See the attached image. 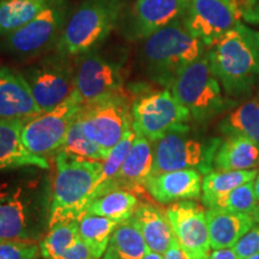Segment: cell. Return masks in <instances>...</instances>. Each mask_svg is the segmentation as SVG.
Segmentation results:
<instances>
[{"instance_id": "obj_1", "label": "cell", "mask_w": 259, "mask_h": 259, "mask_svg": "<svg viewBox=\"0 0 259 259\" xmlns=\"http://www.w3.org/2000/svg\"><path fill=\"white\" fill-rule=\"evenodd\" d=\"M41 168L0 181V239L41 240L48 227L51 185Z\"/></svg>"}, {"instance_id": "obj_2", "label": "cell", "mask_w": 259, "mask_h": 259, "mask_svg": "<svg viewBox=\"0 0 259 259\" xmlns=\"http://www.w3.org/2000/svg\"><path fill=\"white\" fill-rule=\"evenodd\" d=\"M205 51L204 42L194 36L180 17L142 40L139 61L149 79L170 88L178 74Z\"/></svg>"}, {"instance_id": "obj_3", "label": "cell", "mask_w": 259, "mask_h": 259, "mask_svg": "<svg viewBox=\"0 0 259 259\" xmlns=\"http://www.w3.org/2000/svg\"><path fill=\"white\" fill-rule=\"evenodd\" d=\"M208 52L213 72L228 95L251 92L259 78V31L240 22Z\"/></svg>"}, {"instance_id": "obj_4", "label": "cell", "mask_w": 259, "mask_h": 259, "mask_svg": "<svg viewBox=\"0 0 259 259\" xmlns=\"http://www.w3.org/2000/svg\"><path fill=\"white\" fill-rule=\"evenodd\" d=\"M101 170V161L58 151L48 229L60 222L74 221L82 215L93 198Z\"/></svg>"}, {"instance_id": "obj_5", "label": "cell", "mask_w": 259, "mask_h": 259, "mask_svg": "<svg viewBox=\"0 0 259 259\" xmlns=\"http://www.w3.org/2000/svg\"><path fill=\"white\" fill-rule=\"evenodd\" d=\"M128 4L130 0H82L71 10L54 50L76 58L102 46Z\"/></svg>"}, {"instance_id": "obj_6", "label": "cell", "mask_w": 259, "mask_h": 259, "mask_svg": "<svg viewBox=\"0 0 259 259\" xmlns=\"http://www.w3.org/2000/svg\"><path fill=\"white\" fill-rule=\"evenodd\" d=\"M170 92L197 121H206L226 107L220 80L210 64L206 50L184 69L171 84Z\"/></svg>"}, {"instance_id": "obj_7", "label": "cell", "mask_w": 259, "mask_h": 259, "mask_svg": "<svg viewBox=\"0 0 259 259\" xmlns=\"http://www.w3.org/2000/svg\"><path fill=\"white\" fill-rule=\"evenodd\" d=\"M73 59L54 51L21 71L41 112L56 108L73 94Z\"/></svg>"}, {"instance_id": "obj_8", "label": "cell", "mask_w": 259, "mask_h": 259, "mask_svg": "<svg viewBox=\"0 0 259 259\" xmlns=\"http://www.w3.org/2000/svg\"><path fill=\"white\" fill-rule=\"evenodd\" d=\"M70 12V0H52L32 21L3 37V48L21 58L47 53L53 47L56 48Z\"/></svg>"}, {"instance_id": "obj_9", "label": "cell", "mask_w": 259, "mask_h": 259, "mask_svg": "<svg viewBox=\"0 0 259 259\" xmlns=\"http://www.w3.org/2000/svg\"><path fill=\"white\" fill-rule=\"evenodd\" d=\"M76 118L85 135L107 151L132 128V111L122 93L83 103Z\"/></svg>"}, {"instance_id": "obj_10", "label": "cell", "mask_w": 259, "mask_h": 259, "mask_svg": "<svg viewBox=\"0 0 259 259\" xmlns=\"http://www.w3.org/2000/svg\"><path fill=\"white\" fill-rule=\"evenodd\" d=\"M124 58H113L101 46L74 58V92L83 103L122 93Z\"/></svg>"}, {"instance_id": "obj_11", "label": "cell", "mask_w": 259, "mask_h": 259, "mask_svg": "<svg viewBox=\"0 0 259 259\" xmlns=\"http://www.w3.org/2000/svg\"><path fill=\"white\" fill-rule=\"evenodd\" d=\"M190 127L174 130L154 142V167L151 176L180 169H199L202 174L211 171L212 158L220 142L210 144L189 137Z\"/></svg>"}, {"instance_id": "obj_12", "label": "cell", "mask_w": 259, "mask_h": 259, "mask_svg": "<svg viewBox=\"0 0 259 259\" xmlns=\"http://www.w3.org/2000/svg\"><path fill=\"white\" fill-rule=\"evenodd\" d=\"M82 105V99L73 92L69 99L56 108L42 112L24 121L22 138L28 150L41 157H47L61 150L70 126Z\"/></svg>"}, {"instance_id": "obj_13", "label": "cell", "mask_w": 259, "mask_h": 259, "mask_svg": "<svg viewBox=\"0 0 259 259\" xmlns=\"http://www.w3.org/2000/svg\"><path fill=\"white\" fill-rule=\"evenodd\" d=\"M132 126L150 142H156L174 130L187 128L190 112L169 90L147 94L132 105Z\"/></svg>"}, {"instance_id": "obj_14", "label": "cell", "mask_w": 259, "mask_h": 259, "mask_svg": "<svg viewBox=\"0 0 259 259\" xmlns=\"http://www.w3.org/2000/svg\"><path fill=\"white\" fill-rule=\"evenodd\" d=\"M189 0H135L126 6L116 29L125 40L142 41L183 17Z\"/></svg>"}, {"instance_id": "obj_15", "label": "cell", "mask_w": 259, "mask_h": 259, "mask_svg": "<svg viewBox=\"0 0 259 259\" xmlns=\"http://www.w3.org/2000/svg\"><path fill=\"white\" fill-rule=\"evenodd\" d=\"M239 0H189L183 21L194 36L211 47L240 23Z\"/></svg>"}, {"instance_id": "obj_16", "label": "cell", "mask_w": 259, "mask_h": 259, "mask_svg": "<svg viewBox=\"0 0 259 259\" xmlns=\"http://www.w3.org/2000/svg\"><path fill=\"white\" fill-rule=\"evenodd\" d=\"M179 247L187 259H208L210 238L206 210L193 200H180L166 209Z\"/></svg>"}, {"instance_id": "obj_17", "label": "cell", "mask_w": 259, "mask_h": 259, "mask_svg": "<svg viewBox=\"0 0 259 259\" xmlns=\"http://www.w3.org/2000/svg\"><path fill=\"white\" fill-rule=\"evenodd\" d=\"M40 113V107L21 71L0 67V118L27 121Z\"/></svg>"}, {"instance_id": "obj_18", "label": "cell", "mask_w": 259, "mask_h": 259, "mask_svg": "<svg viewBox=\"0 0 259 259\" xmlns=\"http://www.w3.org/2000/svg\"><path fill=\"white\" fill-rule=\"evenodd\" d=\"M202 183V173L189 168L151 176L145 183V191L156 202L170 204L199 198Z\"/></svg>"}, {"instance_id": "obj_19", "label": "cell", "mask_w": 259, "mask_h": 259, "mask_svg": "<svg viewBox=\"0 0 259 259\" xmlns=\"http://www.w3.org/2000/svg\"><path fill=\"white\" fill-rule=\"evenodd\" d=\"M153 167L154 147H151L148 138L139 132H136L134 145L126 156L118 176L106 192L119 189L131 191L134 193L144 192L145 183L151 177Z\"/></svg>"}, {"instance_id": "obj_20", "label": "cell", "mask_w": 259, "mask_h": 259, "mask_svg": "<svg viewBox=\"0 0 259 259\" xmlns=\"http://www.w3.org/2000/svg\"><path fill=\"white\" fill-rule=\"evenodd\" d=\"M24 120L0 118V170L37 167L50 169L46 157L28 150L22 138Z\"/></svg>"}, {"instance_id": "obj_21", "label": "cell", "mask_w": 259, "mask_h": 259, "mask_svg": "<svg viewBox=\"0 0 259 259\" xmlns=\"http://www.w3.org/2000/svg\"><path fill=\"white\" fill-rule=\"evenodd\" d=\"M210 245L212 250L233 247L254 225L252 215L221 208L206 210Z\"/></svg>"}, {"instance_id": "obj_22", "label": "cell", "mask_w": 259, "mask_h": 259, "mask_svg": "<svg viewBox=\"0 0 259 259\" xmlns=\"http://www.w3.org/2000/svg\"><path fill=\"white\" fill-rule=\"evenodd\" d=\"M143 235L149 250L164 254L177 241L166 213L151 204H142L130 219Z\"/></svg>"}, {"instance_id": "obj_23", "label": "cell", "mask_w": 259, "mask_h": 259, "mask_svg": "<svg viewBox=\"0 0 259 259\" xmlns=\"http://www.w3.org/2000/svg\"><path fill=\"white\" fill-rule=\"evenodd\" d=\"M216 170H245L259 168V145L242 137L220 142L212 158Z\"/></svg>"}, {"instance_id": "obj_24", "label": "cell", "mask_w": 259, "mask_h": 259, "mask_svg": "<svg viewBox=\"0 0 259 259\" xmlns=\"http://www.w3.org/2000/svg\"><path fill=\"white\" fill-rule=\"evenodd\" d=\"M258 169L245 170H211L205 174L202 183V202L212 208L220 199L242 184L255 179Z\"/></svg>"}, {"instance_id": "obj_25", "label": "cell", "mask_w": 259, "mask_h": 259, "mask_svg": "<svg viewBox=\"0 0 259 259\" xmlns=\"http://www.w3.org/2000/svg\"><path fill=\"white\" fill-rule=\"evenodd\" d=\"M148 251L143 235L128 219L115 227L102 259H142Z\"/></svg>"}, {"instance_id": "obj_26", "label": "cell", "mask_w": 259, "mask_h": 259, "mask_svg": "<svg viewBox=\"0 0 259 259\" xmlns=\"http://www.w3.org/2000/svg\"><path fill=\"white\" fill-rule=\"evenodd\" d=\"M138 206L136 194L127 190H112L94 197L84 211L122 222L131 219Z\"/></svg>"}, {"instance_id": "obj_27", "label": "cell", "mask_w": 259, "mask_h": 259, "mask_svg": "<svg viewBox=\"0 0 259 259\" xmlns=\"http://www.w3.org/2000/svg\"><path fill=\"white\" fill-rule=\"evenodd\" d=\"M118 223L119 222L114 220L85 211L77 219L79 236L88 246L95 259L103 257L108 247L113 231L118 226Z\"/></svg>"}, {"instance_id": "obj_28", "label": "cell", "mask_w": 259, "mask_h": 259, "mask_svg": "<svg viewBox=\"0 0 259 259\" xmlns=\"http://www.w3.org/2000/svg\"><path fill=\"white\" fill-rule=\"evenodd\" d=\"M52 0H0V36L24 27L41 14Z\"/></svg>"}, {"instance_id": "obj_29", "label": "cell", "mask_w": 259, "mask_h": 259, "mask_svg": "<svg viewBox=\"0 0 259 259\" xmlns=\"http://www.w3.org/2000/svg\"><path fill=\"white\" fill-rule=\"evenodd\" d=\"M227 137H242L259 145V101L248 100L236 107L220 124Z\"/></svg>"}, {"instance_id": "obj_30", "label": "cell", "mask_w": 259, "mask_h": 259, "mask_svg": "<svg viewBox=\"0 0 259 259\" xmlns=\"http://www.w3.org/2000/svg\"><path fill=\"white\" fill-rule=\"evenodd\" d=\"M80 238L77 220L51 227L40 241V253L45 259H60Z\"/></svg>"}, {"instance_id": "obj_31", "label": "cell", "mask_w": 259, "mask_h": 259, "mask_svg": "<svg viewBox=\"0 0 259 259\" xmlns=\"http://www.w3.org/2000/svg\"><path fill=\"white\" fill-rule=\"evenodd\" d=\"M136 131L134 130V126H132V128L126 132L121 141L108 151L106 160L102 161V170L101 174H100L99 180H97L96 189L93 194V198L105 193L108 190V187L111 186V184L114 181L119 170H120L122 163H124L126 156H127L132 145H134Z\"/></svg>"}, {"instance_id": "obj_32", "label": "cell", "mask_w": 259, "mask_h": 259, "mask_svg": "<svg viewBox=\"0 0 259 259\" xmlns=\"http://www.w3.org/2000/svg\"><path fill=\"white\" fill-rule=\"evenodd\" d=\"M61 150L67 151V153L80 158L101 162L105 161L107 155H108V151L100 147V145H97L95 142L92 141L85 135L82 125L77 120V118H74L72 125L70 126Z\"/></svg>"}, {"instance_id": "obj_33", "label": "cell", "mask_w": 259, "mask_h": 259, "mask_svg": "<svg viewBox=\"0 0 259 259\" xmlns=\"http://www.w3.org/2000/svg\"><path fill=\"white\" fill-rule=\"evenodd\" d=\"M258 204L254 193V183L252 180L236 187L226 197L220 199L212 208H221L229 211L252 215Z\"/></svg>"}, {"instance_id": "obj_34", "label": "cell", "mask_w": 259, "mask_h": 259, "mask_svg": "<svg viewBox=\"0 0 259 259\" xmlns=\"http://www.w3.org/2000/svg\"><path fill=\"white\" fill-rule=\"evenodd\" d=\"M40 254L35 242L0 239V259H37Z\"/></svg>"}, {"instance_id": "obj_35", "label": "cell", "mask_w": 259, "mask_h": 259, "mask_svg": "<svg viewBox=\"0 0 259 259\" xmlns=\"http://www.w3.org/2000/svg\"><path fill=\"white\" fill-rule=\"evenodd\" d=\"M239 259H246L259 253V225L252 228L242 235L239 241L233 246Z\"/></svg>"}, {"instance_id": "obj_36", "label": "cell", "mask_w": 259, "mask_h": 259, "mask_svg": "<svg viewBox=\"0 0 259 259\" xmlns=\"http://www.w3.org/2000/svg\"><path fill=\"white\" fill-rule=\"evenodd\" d=\"M208 259H239L236 255L235 251L233 247L227 248H219V250H213L211 253L209 254Z\"/></svg>"}, {"instance_id": "obj_37", "label": "cell", "mask_w": 259, "mask_h": 259, "mask_svg": "<svg viewBox=\"0 0 259 259\" xmlns=\"http://www.w3.org/2000/svg\"><path fill=\"white\" fill-rule=\"evenodd\" d=\"M164 259H187V257L184 254V252L181 251L178 241H176L170 246L169 250L164 253Z\"/></svg>"}, {"instance_id": "obj_38", "label": "cell", "mask_w": 259, "mask_h": 259, "mask_svg": "<svg viewBox=\"0 0 259 259\" xmlns=\"http://www.w3.org/2000/svg\"><path fill=\"white\" fill-rule=\"evenodd\" d=\"M142 259H164V254L158 253V252H154V251H148V253L144 255Z\"/></svg>"}, {"instance_id": "obj_39", "label": "cell", "mask_w": 259, "mask_h": 259, "mask_svg": "<svg viewBox=\"0 0 259 259\" xmlns=\"http://www.w3.org/2000/svg\"><path fill=\"white\" fill-rule=\"evenodd\" d=\"M253 183H254V193H255V197H257V200L259 203V173H258V176L255 177Z\"/></svg>"}, {"instance_id": "obj_40", "label": "cell", "mask_w": 259, "mask_h": 259, "mask_svg": "<svg viewBox=\"0 0 259 259\" xmlns=\"http://www.w3.org/2000/svg\"><path fill=\"white\" fill-rule=\"evenodd\" d=\"M252 218H253L254 222H257L258 225H259V204H258V205H257V208L254 209L253 213H252Z\"/></svg>"}, {"instance_id": "obj_41", "label": "cell", "mask_w": 259, "mask_h": 259, "mask_svg": "<svg viewBox=\"0 0 259 259\" xmlns=\"http://www.w3.org/2000/svg\"><path fill=\"white\" fill-rule=\"evenodd\" d=\"M246 259H259V253L254 254V255H252V257H248V258H246Z\"/></svg>"}, {"instance_id": "obj_42", "label": "cell", "mask_w": 259, "mask_h": 259, "mask_svg": "<svg viewBox=\"0 0 259 259\" xmlns=\"http://www.w3.org/2000/svg\"><path fill=\"white\" fill-rule=\"evenodd\" d=\"M257 100L259 101V92H258V99H257Z\"/></svg>"}]
</instances>
